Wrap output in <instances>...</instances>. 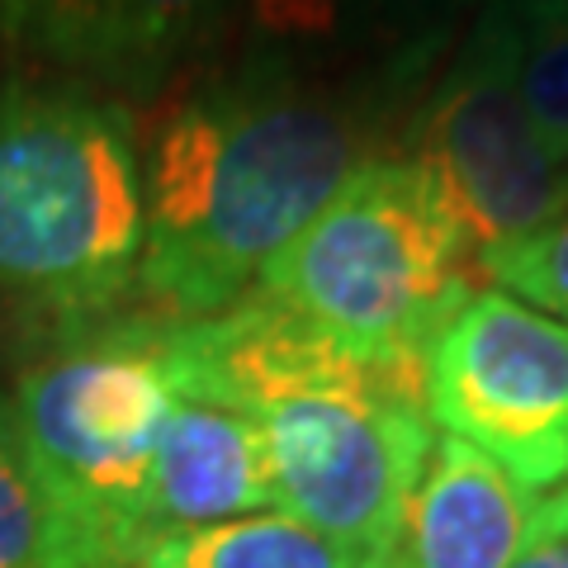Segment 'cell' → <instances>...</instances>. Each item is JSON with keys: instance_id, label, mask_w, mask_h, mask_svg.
I'll return each instance as SVG.
<instances>
[{"instance_id": "cell-10", "label": "cell", "mask_w": 568, "mask_h": 568, "mask_svg": "<svg viewBox=\"0 0 568 568\" xmlns=\"http://www.w3.org/2000/svg\"><path fill=\"white\" fill-rule=\"evenodd\" d=\"M478 6L484 0H252V43L323 67L365 58L369 71L417 91L455 24Z\"/></svg>"}, {"instance_id": "cell-8", "label": "cell", "mask_w": 568, "mask_h": 568, "mask_svg": "<svg viewBox=\"0 0 568 568\" xmlns=\"http://www.w3.org/2000/svg\"><path fill=\"white\" fill-rule=\"evenodd\" d=\"M223 10L227 0H0V43L110 91L152 95Z\"/></svg>"}, {"instance_id": "cell-14", "label": "cell", "mask_w": 568, "mask_h": 568, "mask_svg": "<svg viewBox=\"0 0 568 568\" xmlns=\"http://www.w3.org/2000/svg\"><path fill=\"white\" fill-rule=\"evenodd\" d=\"M0 568H62L58 521L6 403H0Z\"/></svg>"}, {"instance_id": "cell-11", "label": "cell", "mask_w": 568, "mask_h": 568, "mask_svg": "<svg viewBox=\"0 0 568 568\" xmlns=\"http://www.w3.org/2000/svg\"><path fill=\"white\" fill-rule=\"evenodd\" d=\"M252 511H271L265 455L252 417L219 403L181 398L156 440L148 484V521L156 545L181 530L252 517Z\"/></svg>"}, {"instance_id": "cell-12", "label": "cell", "mask_w": 568, "mask_h": 568, "mask_svg": "<svg viewBox=\"0 0 568 568\" xmlns=\"http://www.w3.org/2000/svg\"><path fill=\"white\" fill-rule=\"evenodd\" d=\"M138 568H365L346 545L323 530L284 517V511H252V517L194 526L166 536Z\"/></svg>"}, {"instance_id": "cell-7", "label": "cell", "mask_w": 568, "mask_h": 568, "mask_svg": "<svg viewBox=\"0 0 568 568\" xmlns=\"http://www.w3.org/2000/svg\"><path fill=\"white\" fill-rule=\"evenodd\" d=\"M426 413L526 488L568 478V323L507 290H474L436 332Z\"/></svg>"}, {"instance_id": "cell-3", "label": "cell", "mask_w": 568, "mask_h": 568, "mask_svg": "<svg viewBox=\"0 0 568 568\" xmlns=\"http://www.w3.org/2000/svg\"><path fill=\"white\" fill-rule=\"evenodd\" d=\"M175 403V317L119 304L48 327L10 413L58 521L62 568H138L152 555L148 484Z\"/></svg>"}, {"instance_id": "cell-9", "label": "cell", "mask_w": 568, "mask_h": 568, "mask_svg": "<svg viewBox=\"0 0 568 568\" xmlns=\"http://www.w3.org/2000/svg\"><path fill=\"white\" fill-rule=\"evenodd\" d=\"M536 517V488L465 436H436L394 549L375 568H507Z\"/></svg>"}, {"instance_id": "cell-13", "label": "cell", "mask_w": 568, "mask_h": 568, "mask_svg": "<svg viewBox=\"0 0 568 568\" xmlns=\"http://www.w3.org/2000/svg\"><path fill=\"white\" fill-rule=\"evenodd\" d=\"M517 91L545 148L568 166V0H503Z\"/></svg>"}, {"instance_id": "cell-5", "label": "cell", "mask_w": 568, "mask_h": 568, "mask_svg": "<svg viewBox=\"0 0 568 568\" xmlns=\"http://www.w3.org/2000/svg\"><path fill=\"white\" fill-rule=\"evenodd\" d=\"M474 275L478 252L432 171L413 156H369L265 261L256 290L355 355L426 365Z\"/></svg>"}, {"instance_id": "cell-2", "label": "cell", "mask_w": 568, "mask_h": 568, "mask_svg": "<svg viewBox=\"0 0 568 568\" xmlns=\"http://www.w3.org/2000/svg\"><path fill=\"white\" fill-rule=\"evenodd\" d=\"M422 369L355 355L261 290L223 313L175 317L181 398L252 417L271 507L365 568L394 549L436 440Z\"/></svg>"}, {"instance_id": "cell-4", "label": "cell", "mask_w": 568, "mask_h": 568, "mask_svg": "<svg viewBox=\"0 0 568 568\" xmlns=\"http://www.w3.org/2000/svg\"><path fill=\"white\" fill-rule=\"evenodd\" d=\"M142 162L129 110L81 85L0 81V304L43 327L138 294Z\"/></svg>"}, {"instance_id": "cell-15", "label": "cell", "mask_w": 568, "mask_h": 568, "mask_svg": "<svg viewBox=\"0 0 568 568\" xmlns=\"http://www.w3.org/2000/svg\"><path fill=\"white\" fill-rule=\"evenodd\" d=\"M478 275H488L497 290L517 294L521 304L568 323V209H559L536 233L484 252Z\"/></svg>"}, {"instance_id": "cell-16", "label": "cell", "mask_w": 568, "mask_h": 568, "mask_svg": "<svg viewBox=\"0 0 568 568\" xmlns=\"http://www.w3.org/2000/svg\"><path fill=\"white\" fill-rule=\"evenodd\" d=\"M507 568H568V488L536 503V517Z\"/></svg>"}, {"instance_id": "cell-1", "label": "cell", "mask_w": 568, "mask_h": 568, "mask_svg": "<svg viewBox=\"0 0 568 568\" xmlns=\"http://www.w3.org/2000/svg\"><path fill=\"white\" fill-rule=\"evenodd\" d=\"M413 95L379 71L252 43L156 123L142 162L138 294L152 313L209 317L252 290L265 261L317 219L384 123Z\"/></svg>"}, {"instance_id": "cell-6", "label": "cell", "mask_w": 568, "mask_h": 568, "mask_svg": "<svg viewBox=\"0 0 568 568\" xmlns=\"http://www.w3.org/2000/svg\"><path fill=\"white\" fill-rule=\"evenodd\" d=\"M407 142V156L432 171L478 256L568 209V166L545 148L517 91L503 0L474 10L450 62L417 100Z\"/></svg>"}]
</instances>
